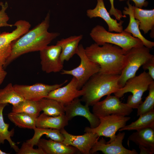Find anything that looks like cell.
Returning <instances> with one entry per match:
<instances>
[{
    "label": "cell",
    "instance_id": "cell-11",
    "mask_svg": "<svg viewBox=\"0 0 154 154\" xmlns=\"http://www.w3.org/2000/svg\"><path fill=\"white\" fill-rule=\"evenodd\" d=\"M67 81L52 85L37 83L31 85L15 84L13 86L15 90L24 99L38 101L46 98L51 91L62 86Z\"/></svg>",
    "mask_w": 154,
    "mask_h": 154
},
{
    "label": "cell",
    "instance_id": "cell-31",
    "mask_svg": "<svg viewBox=\"0 0 154 154\" xmlns=\"http://www.w3.org/2000/svg\"><path fill=\"white\" fill-rule=\"evenodd\" d=\"M148 90L149 91L148 96L144 101L137 108V116H139L154 110V81L150 85Z\"/></svg>",
    "mask_w": 154,
    "mask_h": 154
},
{
    "label": "cell",
    "instance_id": "cell-38",
    "mask_svg": "<svg viewBox=\"0 0 154 154\" xmlns=\"http://www.w3.org/2000/svg\"><path fill=\"white\" fill-rule=\"evenodd\" d=\"M7 74V72L4 70L3 66L0 65V85L3 82Z\"/></svg>",
    "mask_w": 154,
    "mask_h": 154
},
{
    "label": "cell",
    "instance_id": "cell-12",
    "mask_svg": "<svg viewBox=\"0 0 154 154\" xmlns=\"http://www.w3.org/2000/svg\"><path fill=\"white\" fill-rule=\"evenodd\" d=\"M61 49L55 45L47 46L39 51L42 70L47 73L61 71L63 64L60 60Z\"/></svg>",
    "mask_w": 154,
    "mask_h": 154
},
{
    "label": "cell",
    "instance_id": "cell-39",
    "mask_svg": "<svg viewBox=\"0 0 154 154\" xmlns=\"http://www.w3.org/2000/svg\"><path fill=\"white\" fill-rule=\"evenodd\" d=\"M9 153H7L5 152L2 151L0 149V154H8Z\"/></svg>",
    "mask_w": 154,
    "mask_h": 154
},
{
    "label": "cell",
    "instance_id": "cell-24",
    "mask_svg": "<svg viewBox=\"0 0 154 154\" xmlns=\"http://www.w3.org/2000/svg\"><path fill=\"white\" fill-rule=\"evenodd\" d=\"M135 121L119 130V131L123 130L138 131L150 127L154 129V110L140 115Z\"/></svg>",
    "mask_w": 154,
    "mask_h": 154
},
{
    "label": "cell",
    "instance_id": "cell-30",
    "mask_svg": "<svg viewBox=\"0 0 154 154\" xmlns=\"http://www.w3.org/2000/svg\"><path fill=\"white\" fill-rule=\"evenodd\" d=\"M41 111L38 101L24 99L17 104L13 106L12 112L24 113L38 117Z\"/></svg>",
    "mask_w": 154,
    "mask_h": 154
},
{
    "label": "cell",
    "instance_id": "cell-18",
    "mask_svg": "<svg viewBox=\"0 0 154 154\" xmlns=\"http://www.w3.org/2000/svg\"><path fill=\"white\" fill-rule=\"evenodd\" d=\"M44 154H74L80 153L75 147L51 139L40 138L37 145Z\"/></svg>",
    "mask_w": 154,
    "mask_h": 154
},
{
    "label": "cell",
    "instance_id": "cell-6",
    "mask_svg": "<svg viewBox=\"0 0 154 154\" xmlns=\"http://www.w3.org/2000/svg\"><path fill=\"white\" fill-rule=\"evenodd\" d=\"M150 49L143 45L133 47L127 52L125 64L118 79L120 88L123 87L126 81L135 76L140 67L154 56Z\"/></svg>",
    "mask_w": 154,
    "mask_h": 154
},
{
    "label": "cell",
    "instance_id": "cell-21",
    "mask_svg": "<svg viewBox=\"0 0 154 154\" xmlns=\"http://www.w3.org/2000/svg\"><path fill=\"white\" fill-rule=\"evenodd\" d=\"M68 121L65 114L54 117L43 113L36 117L35 125L37 127L60 130L68 125Z\"/></svg>",
    "mask_w": 154,
    "mask_h": 154
},
{
    "label": "cell",
    "instance_id": "cell-22",
    "mask_svg": "<svg viewBox=\"0 0 154 154\" xmlns=\"http://www.w3.org/2000/svg\"><path fill=\"white\" fill-rule=\"evenodd\" d=\"M129 141L154 151V129L148 127L136 131L129 136L127 142Z\"/></svg>",
    "mask_w": 154,
    "mask_h": 154
},
{
    "label": "cell",
    "instance_id": "cell-15",
    "mask_svg": "<svg viewBox=\"0 0 154 154\" xmlns=\"http://www.w3.org/2000/svg\"><path fill=\"white\" fill-rule=\"evenodd\" d=\"M125 133L119 132L116 135L115 139L112 142L107 143L103 137L95 143L90 152V154H94L98 151H101L105 154H138L136 150L127 149L122 145Z\"/></svg>",
    "mask_w": 154,
    "mask_h": 154
},
{
    "label": "cell",
    "instance_id": "cell-34",
    "mask_svg": "<svg viewBox=\"0 0 154 154\" xmlns=\"http://www.w3.org/2000/svg\"><path fill=\"white\" fill-rule=\"evenodd\" d=\"M111 5V8L109 11L110 15H113L116 19L118 21H121L122 18L126 17V15H123L121 11L115 8L114 5V0H109Z\"/></svg>",
    "mask_w": 154,
    "mask_h": 154
},
{
    "label": "cell",
    "instance_id": "cell-26",
    "mask_svg": "<svg viewBox=\"0 0 154 154\" xmlns=\"http://www.w3.org/2000/svg\"><path fill=\"white\" fill-rule=\"evenodd\" d=\"M41 111L52 116H57L65 114L64 106L55 100L44 98L38 101Z\"/></svg>",
    "mask_w": 154,
    "mask_h": 154
},
{
    "label": "cell",
    "instance_id": "cell-7",
    "mask_svg": "<svg viewBox=\"0 0 154 154\" xmlns=\"http://www.w3.org/2000/svg\"><path fill=\"white\" fill-rule=\"evenodd\" d=\"M76 54L80 59V64L72 70H62L61 74L70 75L74 77L77 81L78 89L80 90L92 76L100 71V67L98 64L87 56L82 44L79 45Z\"/></svg>",
    "mask_w": 154,
    "mask_h": 154
},
{
    "label": "cell",
    "instance_id": "cell-9",
    "mask_svg": "<svg viewBox=\"0 0 154 154\" xmlns=\"http://www.w3.org/2000/svg\"><path fill=\"white\" fill-rule=\"evenodd\" d=\"M119 98L115 95H107L104 100L92 106L93 113L98 117L111 115H129L133 112V109L126 103L122 102Z\"/></svg>",
    "mask_w": 154,
    "mask_h": 154
},
{
    "label": "cell",
    "instance_id": "cell-36",
    "mask_svg": "<svg viewBox=\"0 0 154 154\" xmlns=\"http://www.w3.org/2000/svg\"><path fill=\"white\" fill-rule=\"evenodd\" d=\"M119 1H123L126 0H119ZM135 4V7L142 8L143 7H147L148 4V2L146 0H131Z\"/></svg>",
    "mask_w": 154,
    "mask_h": 154
},
{
    "label": "cell",
    "instance_id": "cell-23",
    "mask_svg": "<svg viewBox=\"0 0 154 154\" xmlns=\"http://www.w3.org/2000/svg\"><path fill=\"white\" fill-rule=\"evenodd\" d=\"M134 18L139 22V28L145 34L154 29V9H145L133 6Z\"/></svg>",
    "mask_w": 154,
    "mask_h": 154
},
{
    "label": "cell",
    "instance_id": "cell-20",
    "mask_svg": "<svg viewBox=\"0 0 154 154\" xmlns=\"http://www.w3.org/2000/svg\"><path fill=\"white\" fill-rule=\"evenodd\" d=\"M82 38L83 35H82L72 36L57 41L56 44L61 48L60 58L63 64L64 61L69 60L76 54L79 44Z\"/></svg>",
    "mask_w": 154,
    "mask_h": 154
},
{
    "label": "cell",
    "instance_id": "cell-32",
    "mask_svg": "<svg viewBox=\"0 0 154 154\" xmlns=\"http://www.w3.org/2000/svg\"><path fill=\"white\" fill-rule=\"evenodd\" d=\"M17 154H44L41 149L38 148L34 149L33 146L26 142H24L19 149Z\"/></svg>",
    "mask_w": 154,
    "mask_h": 154
},
{
    "label": "cell",
    "instance_id": "cell-4",
    "mask_svg": "<svg viewBox=\"0 0 154 154\" xmlns=\"http://www.w3.org/2000/svg\"><path fill=\"white\" fill-rule=\"evenodd\" d=\"M90 35L95 43L100 46L110 43L119 46L127 52L133 47L143 45L141 40L129 33L123 30L121 33H112L99 25L92 28Z\"/></svg>",
    "mask_w": 154,
    "mask_h": 154
},
{
    "label": "cell",
    "instance_id": "cell-5",
    "mask_svg": "<svg viewBox=\"0 0 154 154\" xmlns=\"http://www.w3.org/2000/svg\"><path fill=\"white\" fill-rule=\"evenodd\" d=\"M154 81L148 72L144 71L138 75L129 79L124 86L114 94L120 98L126 93H131L132 94L128 97L126 104L132 109H137L143 102L142 98L143 94Z\"/></svg>",
    "mask_w": 154,
    "mask_h": 154
},
{
    "label": "cell",
    "instance_id": "cell-2",
    "mask_svg": "<svg viewBox=\"0 0 154 154\" xmlns=\"http://www.w3.org/2000/svg\"><path fill=\"white\" fill-rule=\"evenodd\" d=\"M86 55L100 66V73L120 75L126 62L127 52L117 45L105 43L102 46L96 43L84 48Z\"/></svg>",
    "mask_w": 154,
    "mask_h": 154
},
{
    "label": "cell",
    "instance_id": "cell-29",
    "mask_svg": "<svg viewBox=\"0 0 154 154\" xmlns=\"http://www.w3.org/2000/svg\"><path fill=\"white\" fill-rule=\"evenodd\" d=\"M24 98L14 89L11 83L0 89V104H10L15 105L23 100Z\"/></svg>",
    "mask_w": 154,
    "mask_h": 154
},
{
    "label": "cell",
    "instance_id": "cell-28",
    "mask_svg": "<svg viewBox=\"0 0 154 154\" xmlns=\"http://www.w3.org/2000/svg\"><path fill=\"white\" fill-rule=\"evenodd\" d=\"M8 105V104H0V145L3 144L5 140H6L9 142L11 147L17 153L19 148L11 139V137L14 134V129H13L11 131H9V125L5 123L3 116V109Z\"/></svg>",
    "mask_w": 154,
    "mask_h": 154
},
{
    "label": "cell",
    "instance_id": "cell-40",
    "mask_svg": "<svg viewBox=\"0 0 154 154\" xmlns=\"http://www.w3.org/2000/svg\"><path fill=\"white\" fill-rule=\"evenodd\" d=\"M1 33H0V34Z\"/></svg>",
    "mask_w": 154,
    "mask_h": 154
},
{
    "label": "cell",
    "instance_id": "cell-1",
    "mask_svg": "<svg viewBox=\"0 0 154 154\" xmlns=\"http://www.w3.org/2000/svg\"><path fill=\"white\" fill-rule=\"evenodd\" d=\"M50 13L44 19L11 43V52L3 66L5 68L15 59L25 53L40 51L60 35L58 32H49Z\"/></svg>",
    "mask_w": 154,
    "mask_h": 154
},
{
    "label": "cell",
    "instance_id": "cell-13",
    "mask_svg": "<svg viewBox=\"0 0 154 154\" xmlns=\"http://www.w3.org/2000/svg\"><path fill=\"white\" fill-rule=\"evenodd\" d=\"M60 130L64 137L62 143L75 147L83 154H90V150L100 137L92 132H86L83 135H76L69 133L64 128Z\"/></svg>",
    "mask_w": 154,
    "mask_h": 154
},
{
    "label": "cell",
    "instance_id": "cell-16",
    "mask_svg": "<svg viewBox=\"0 0 154 154\" xmlns=\"http://www.w3.org/2000/svg\"><path fill=\"white\" fill-rule=\"evenodd\" d=\"M81 100L77 98L64 106L65 115L69 121L77 116L85 117L89 121L90 127L94 128L99 125L100 121L97 116L90 110L89 106L81 104Z\"/></svg>",
    "mask_w": 154,
    "mask_h": 154
},
{
    "label": "cell",
    "instance_id": "cell-17",
    "mask_svg": "<svg viewBox=\"0 0 154 154\" xmlns=\"http://www.w3.org/2000/svg\"><path fill=\"white\" fill-rule=\"evenodd\" d=\"M86 15L90 19L98 17L103 19L108 25L109 32L120 33L123 30L122 25L123 21L121 20L118 23L116 19L111 17L105 7L103 0H97L96 7L94 9L87 10Z\"/></svg>",
    "mask_w": 154,
    "mask_h": 154
},
{
    "label": "cell",
    "instance_id": "cell-37",
    "mask_svg": "<svg viewBox=\"0 0 154 154\" xmlns=\"http://www.w3.org/2000/svg\"><path fill=\"white\" fill-rule=\"evenodd\" d=\"M139 147L140 150V154H153L154 153V151L141 145H139Z\"/></svg>",
    "mask_w": 154,
    "mask_h": 154
},
{
    "label": "cell",
    "instance_id": "cell-8",
    "mask_svg": "<svg viewBox=\"0 0 154 154\" xmlns=\"http://www.w3.org/2000/svg\"><path fill=\"white\" fill-rule=\"evenodd\" d=\"M100 123L94 128L85 127V132H92L97 134L99 137L103 136L110 138L107 143L113 141L115 139L116 132L126 125L131 117L127 116L111 115L98 117Z\"/></svg>",
    "mask_w": 154,
    "mask_h": 154
},
{
    "label": "cell",
    "instance_id": "cell-19",
    "mask_svg": "<svg viewBox=\"0 0 154 154\" xmlns=\"http://www.w3.org/2000/svg\"><path fill=\"white\" fill-rule=\"evenodd\" d=\"M127 4L128 7H124L123 13L124 15H128L129 20L128 25L123 31L131 34L133 37L140 39L145 47L149 49L152 48L154 46V42L146 39L142 35L139 28V22L134 16L133 6L130 3L129 0L127 1Z\"/></svg>",
    "mask_w": 154,
    "mask_h": 154
},
{
    "label": "cell",
    "instance_id": "cell-14",
    "mask_svg": "<svg viewBox=\"0 0 154 154\" xmlns=\"http://www.w3.org/2000/svg\"><path fill=\"white\" fill-rule=\"evenodd\" d=\"M84 93L83 89H78L77 80L73 77L66 86L52 91L46 98L55 100L65 106L74 99L82 96Z\"/></svg>",
    "mask_w": 154,
    "mask_h": 154
},
{
    "label": "cell",
    "instance_id": "cell-3",
    "mask_svg": "<svg viewBox=\"0 0 154 154\" xmlns=\"http://www.w3.org/2000/svg\"><path fill=\"white\" fill-rule=\"evenodd\" d=\"M119 76L100 72L94 74L81 88L84 93L81 101L89 106H93L103 96L114 94L120 88L118 84Z\"/></svg>",
    "mask_w": 154,
    "mask_h": 154
},
{
    "label": "cell",
    "instance_id": "cell-25",
    "mask_svg": "<svg viewBox=\"0 0 154 154\" xmlns=\"http://www.w3.org/2000/svg\"><path fill=\"white\" fill-rule=\"evenodd\" d=\"M33 130L34 131L33 136L31 139L26 141L33 147L36 145L42 136L44 135L52 140L60 142H62L64 139V136L58 129L36 127Z\"/></svg>",
    "mask_w": 154,
    "mask_h": 154
},
{
    "label": "cell",
    "instance_id": "cell-27",
    "mask_svg": "<svg viewBox=\"0 0 154 154\" xmlns=\"http://www.w3.org/2000/svg\"><path fill=\"white\" fill-rule=\"evenodd\" d=\"M10 120L16 126L22 128L34 129L35 127L36 117L24 113L12 112L7 114Z\"/></svg>",
    "mask_w": 154,
    "mask_h": 154
},
{
    "label": "cell",
    "instance_id": "cell-33",
    "mask_svg": "<svg viewBox=\"0 0 154 154\" xmlns=\"http://www.w3.org/2000/svg\"><path fill=\"white\" fill-rule=\"evenodd\" d=\"M1 9L0 10V27H10L14 26V25L10 24L7 23L9 18L6 11L8 7V3L6 1L5 3H0Z\"/></svg>",
    "mask_w": 154,
    "mask_h": 154
},
{
    "label": "cell",
    "instance_id": "cell-35",
    "mask_svg": "<svg viewBox=\"0 0 154 154\" xmlns=\"http://www.w3.org/2000/svg\"><path fill=\"white\" fill-rule=\"evenodd\" d=\"M143 70H148V72L151 78L154 80V56L149 59L142 65Z\"/></svg>",
    "mask_w": 154,
    "mask_h": 154
},
{
    "label": "cell",
    "instance_id": "cell-10",
    "mask_svg": "<svg viewBox=\"0 0 154 154\" xmlns=\"http://www.w3.org/2000/svg\"><path fill=\"white\" fill-rule=\"evenodd\" d=\"M14 25L16 28L11 32L0 34V65L3 66L11 53L12 42L27 32L31 27L29 22L22 20L16 21Z\"/></svg>",
    "mask_w": 154,
    "mask_h": 154
}]
</instances>
